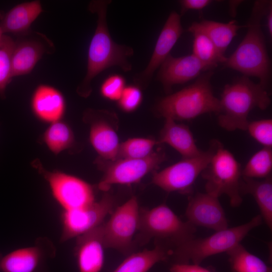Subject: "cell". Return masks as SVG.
Returning a JSON list of instances; mask_svg holds the SVG:
<instances>
[{"mask_svg":"<svg viewBox=\"0 0 272 272\" xmlns=\"http://www.w3.org/2000/svg\"><path fill=\"white\" fill-rule=\"evenodd\" d=\"M183 32L180 15L175 11L171 12L159 35L148 65L144 71L135 74L133 77L135 85L142 89L149 85L155 72L170 54Z\"/></svg>","mask_w":272,"mask_h":272,"instance_id":"cell-14","label":"cell"},{"mask_svg":"<svg viewBox=\"0 0 272 272\" xmlns=\"http://www.w3.org/2000/svg\"><path fill=\"white\" fill-rule=\"evenodd\" d=\"M196 227L183 221L166 205L140 209L138 239L144 244L151 238L165 240L174 247L194 237Z\"/></svg>","mask_w":272,"mask_h":272,"instance_id":"cell-7","label":"cell"},{"mask_svg":"<svg viewBox=\"0 0 272 272\" xmlns=\"http://www.w3.org/2000/svg\"><path fill=\"white\" fill-rule=\"evenodd\" d=\"M161 151L153 152L141 159H118L110 162L104 170L98 188L107 192L114 184L130 185L139 182L149 173L155 172L165 160Z\"/></svg>","mask_w":272,"mask_h":272,"instance_id":"cell-12","label":"cell"},{"mask_svg":"<svg viewBox=\"0 0 272 272\" xmlns=\"http://www.w3.org/2000/svg\"><path fill=\"white\" fill-rule=\"evenodd\" d=\"M171 255V249L158 243L153 249L130 253L112 272H147Z\"/></svg>","mask_w":272,"mask_h":272,"instance_id":"cell-25","label":"cell"},{"mask_svg":"<svg viewBox=\"0 0 272 272\" xmlns=\"http://www.w3.org/2000/svg\"><path fill=\"white\" fill-rule=\"evenodd\" d=\"M213 72L200 75L195 82L162 98L156 106L160 116L176 120H190L208 113H220V99L214 94L211 83Z\"/></svg>","mask_w":272,"mask_h":272,"instance_id":"cell-4","label":"cell"},{"mask_svg":"<svg viewBox=\"0 0 272 272\" xmlns=\"http://www.w3.org/2000/svg\"><path fill=\"white\" fill-rule=\"evenodd\" d=\"M207 71L208 68L192 53L178 57L170 54L160 65L157 79L169 93L174 85L190 81Z\"/></svg>","mask_w":272,"mask_h":272,"instance_id":"cell-16","label":"cell"},{"mask_svg":"<svg viewBox=\"0 0 272 272\" xmlns=\"http://www.w3.org/2000/svg\"><path fill=\"white\" fill-rule=\"evenodd\" d=\"M158 141L148 138H134L120 144L118 159H141L150 155Z\"/></svg>","mask_w":272,"mask_h":272,"instance_id":"cell-31","label":"cell"},{"mask_svg":"<svg viewBox=\"0 0 272 272\" xmlns=\"http://www.w3.org/2000/svg\"><path fill=\"white\" fill-rule=\"evenodd\" d=\"M31 109L38 119L48 123L61 120L65 111V101L55 88L41 84L35 89L31 100Z\"/></svg>","mask_w":272,"mask_h":272,"instance_id":"cell-18","label":"cell"},{"mask_svg":"<svg viewBox=\"0 0 272 272\" xmlns=\"http://www.w3.org/2000/svg\"><path fill=\"white\" fill-rule=\"evenodd\" d=\"M194 37L193 53L201 62L212 71L219 63H224L226 57L218 50L211 39L204 33L199 31L191 32Z\"/></svg>","mask_w":272,"mask_h":272,"instance_id":"cell-28","label":"cell"},{"mask_svg":"<svg viewBox=\"0 0 272 272\" xmlns=\"http://www.w3.org/2000/svg\"><path fill=\"white\" fill-rule=\"evenodd\" d=\"M266 22H267V28L268 32L271 37L272 36V7L271 4L270 5L268 11L266 14Z\"/></svg>","mask_w":272,"mask_h":272,"instance_id":"cell-37","label":"cell"},{"mask_svg":"<svg viewBox=\"0 0 272 272\" xmlns=\"http://www.w3.org/2000/svg\"><path fill=\"white\" fill-rule=\"evenodd\" d=\"M210 0H182L179 1L181 14L188 10H201L212 3Z\"/></svg>","mask_w":272,"mask_h":272,"instance_id":"cell-35","label":"cell"},{"mask_svg":"<svg viewBox=\"0 0 272 272\" xmlns=\"http://www.w3.org/2000/svg\"><path fill=\"white\" fill-rule=\"evenodd\" d=\"M159 140L158 144L169 145L183 158L197 156L202 152L197 147L189 127L170 118H165Z\"/></svg>","mask_w":272,"mask_h":272,"instance_id":"cell-21","label":"cell"},{"mask_svg":"<svg viewBox=\"0 0 272 272\" xmlns=\"http://www.w3.org/2000/svg\"><path fill=\"white\" fill-rule=\"evenodd\" d=\"M250 136L263 146V147H272V120L263 119L249 121L247 126Z\"/></svg>","mask_w":272,"mask_h":272,"instance_id":"cell-32","label":"cell"},{"mask_svg":"<svg viewBox=\"0 0 272 272\" xmlns=\"http://www.w3.org/2000/svg\"><path fill=\"white\" fill-rule=\"evenodd\" d=\"M220 101L218 122L229 131L246 130L250 112L255 108L264 110L270 103L266 87L260 83H254L245 76L226 85Z\"/></svg>","mask_w":272,"mask_h":272,"instance_id":"cell-3","label":"cell"},{"mask_svg":"<svg viewBox=\"0 0 272 272\" xmlns=\"http://www.w3.org/2000/svg\"><path fill=\"white\" fill-rule=\"evenodd\" d=\"M111 3L109 0H96L91 1L89 5V10L97 14V20L89 46L87 72L77 89L78 94L83 97L90 95L93 80L102 72L112 66H118L125 72L132 69L128 58L133 54V48L114 42L108 30L107 12Z\"/></svg>","mask_w":272,"mask_h":272,"instance_id":"cell-1","label":"cell"},{"mask_svg":"<svg viewBox=\"0 0 272 272\" xmlns=\"http://www.w3.org/2000/svg\"><path fill=\"white\" fill-rule=\"evenodd\" d=\"M16 41L4 35L0 42V97L6 98V91L13 79L12 54Z\"/></svg>","mask_w":272,"mask_h":272,"instance_id":"cell-30","label":"cell"},{"mask_svg":"<svg viewBox=\"0 0 272 272\" xmlns=\"http://www.w3.org/2000/svg\"><path fill=\"white\" fill-rule=\"evenodd\" d=\"M271 2L256 1L246 27L247 31L235 51L224 63V66L242 73L246 77L259 79L266 87L270 76V62L261 27Z\"/></svg>","mask_w":272,"mask_h":272,"instance_id":"cell-2","label":"cell"},{"mask_svg":"<svg viewBox=\"0 0 272 272\" xmlns=\"http://www.w3.org/2000/svg\"><path fill=\"white\" fill-rule=\"evenodd\" d=\"M213 153L201 175L206 180V192L219 197L225 194L230 205L238 207L242 202L240 191L241 165L233 155L217 140L211 142Z\"/></svg>","mask_w":272,"mask_h":272,"instance_id":"cell-6","label":"cell"},{"mask_svg":"<svg viewBox=\"0 0 272 272\" xmlns=\"http://www.w3.org/2000/svg\"><path fill=\"white\" fill-rule=\"evenodd\" d=\"M211 143L208 150L193 157L183 158L159 172H154L152 182L164 191L189 194L198 177L209 164L213 153Z\"/></svg>","mask_w":272,"mask_h":272,"instance_id":"cell-10","label":"cell"},{"mask_svg":"<svg viewBox=\"0 0 272 272\" xmlns=\"http://www.w3.org/2000/svg\"><path fill=\"white\" fill-rule=\"evenodd\" d=\"M143 100L141 89L134 85L126 86L117 101L118 107L125 112L135 111Z\"/></svg>","mask_w":272,"mask_h":272,"instance_id":"cell-34","label":"cell"},{"mask_svg":"<svg viewBox=\"0 0 272 272\" xmlns=\"http://www.w3.org/2000/svg\"><path fill=\"white\" fill-rule=\"evenodd\" d=\"M272 150L263 147L250 158L242 170V176L252 179H264L271 176Z\"/></svg>","mask_w":272,"mask_h":272,"instance_id":"cell-29","label":"cell"},{"mask_svg":"<svg viewBox=\"0 0 272 272\" xmlns=\"http://www.w3.org/2000/svg\"><path fill=\"white\" fill-rule=\"evenodd\" d=\"M31 165L47 181L63 211L83 208L96 201L93 187L85 180L59 171H48L39 159L33 160Z\"/></svg>","mask_w":272,"mask_h":272,"instance_id":"cell-9","label":"cell"},{"mask_svg":"<svg viewBox=\"0 0 272 272\" xmlns=\"http://www.w3.org/2000/svg\"><path fill=\"white\" fill-rule=\"evenodd\" d=\"M43 141L55 154L71 148L75 143L73 132L65 122L59 120L50 123L43 134Z\"/></svg>","mask_w":272,"mask_h":272,"instance_id":"cell-27","label":"cell"},{"mask_svg":"<svg viewBox=\"0 0 272 272\" xmlns=\"http://www.w3.org/2000/svg\"><path fill=\"white\" fill-rule=\"evenodd\" d=\"M140 215L138 200L134 196L115 207L108 220L102 224L105 248L130 254L134 246V237L139 230Z\"/></svg>","mask_w":272,"mask_h":272,"instance_id":"cell-8","label":"cell"},{"mask_svg":"<svg viewBox=\"0 0 272 272\" xmlns=\"http://www.w3.org/2000/svg\"><path fill=\"white\" fill-rule=\"evenodd\" d=\"M240 191L241 195L250 194L255 199L265 224L272 229V179L271 176L258 180L242 176Z\"/></svg>","mask_w":272,"mask_h":272,"instance_id":"cell-23","label":"cell"},{"mask_svg":"<svg viewBox=\"0 0 272 272\" xmlns=\"http://www.w3.org/2000/svg\"><path fill=\"white\" fill-rule=\"evenodd\" d=\"M125 86V80L122 76L116 74H111L101 84L100 93L105 99L118 101Z\"/></svg>","mask_w":272,"mask_h":272,"instance_id":"cell-33","label":"cell"},{"mask_svg":"<svg viewBox=\"0 0 272 272\" xmlns=\"http://www.w3.org/2000/svg\"><path fill=\"white\" fill-rule=\"evenodd\" d=\"M86 116L91 119L90 141L95 150L104 160L110 162L117 160L120 144L115 130L99 117L98 111L89 110Z\"/></svg>","mask_w":272,"mask_h":272,"instance_id":"cell-19","label":"cell"},{"mask_svg":"<svg viewBox=\"0 0 272 272\" xmlns=\"http://www.w3.org/2000/svg\"><path fill=\"white\" fill-rule=\"evenodd\" d=\"M55 254L52 243L46 238H39L32 246L0 254V272H49L47 262Z\"/></svg>","mask_w":272,"mask_h":272,"instance_id":"cell-13","label":"cell"},{"mask_svg":"<svg viewBox=\"0 0 272 272\" xmlns=\"http://www.w3.org/2000/svg\"><path fill=\"white\" fill-rule=\"evenodd\" d=\"M46 50L43 42L37 38L16 41L12 54L13 77L29 74Z\"/></svg>","mask_w":272,"mask_h":272,"instance_id":"cell-22","label":"cell"},{"mask_svg":"<svg viewBox=\"0 0 272 272\" xmlns=\"http://www.w3.org/2000/svg\"><path fill=\"white\" fill-rule=\"evenodd\" d=\"M170 272H212L200 265L191 263L173 264L170 268Z\"/></svg>","mask_w":272,"mask_h":272,"instance_id":"cell-36","label":"cell"},{"mask_svg":"<svg viewBox=\"0 0 272 272\" xmlns=\"http://www.w3.org/2000/svg\"><path fill=\"white\" fill-rule=\"evenodd\" d=\"M262 223L258 215L243 224L216 231L205 238L189 239L171 250V256L178 263L200 265L207 258L227 252L239 243L252 230Z\"/></svg>","mask_w":272,"mask_h":272,"instance_id":"cell-5","label":"cell"},{"mask_svg":"<svg viewBox=\"0 0 272 272\" xmlns=\"http://www.w3.org/2000/svg\"><path fill=\"white\" fill-rule=\"evenodd\" d=\"M241 2V1H231L230 2V12L232 15H233V16H234L236 15V10L239 4Z\"/></svg>","mask_w":272,"mask_h":272,"instance_id":"cell-38","label":"cell"},{"mask_svg":"<svg viewBox=\"0 0 272 272\" xmlns=\"http://www.w3.org/2000/svg\"><path fill=\"white\" fill-rule=\"evenodd\" d=\"M102 224L77 237L75 254L79 272H100L103 266Z\"/></svg>","mask_w":272,"mask_h":272,"instance_id":"cell-17","label":"cell"},{"mask_svg":"<svg viewBox=\"0 0 272 272\" xmlns=\"http://www.w3.org/2000/svg\"><path fill=\"white\" fill-rule=\"evenodd\" d=\"M4 33L1 28V27L0 26V42H1L2 40V38L4 35Z\"/></svg>","mask_w":272,"mask_h":272,"instance_id":"cell-39","label":"cell"},{"mask_svg":"<svg viewBox=\"0 0 272 272\" xmlns=\"http://www.w3.org/2000/svg\"><path fill=\"white\" fill-rule=\"evenodd\" d=\"M115 198L105 193L101 199L88 206L63 211L60 241L64 242L78 237L98 227L115 209Z\"/></svg>","mask_w":272,"mask_h":272,"instance_id":"cell-11","label":"cell"},{"mask_svg":"<svg viewBox=\"0 0 272 272\" xmlns=\"http://www.w3.org/2000/svg\"><path fill=\"white\" fill-rule=\"evenodd\" d=\"M243 26L238 25L235 20L224 23L214 21L202 20L193 22L188 31H199L206 34L213 42L219 52L223 55L238 30Z\"/></svg>","mask_w":272,"mask_h":272,"instance_id":"cell-24","label":"cell"},{"mask_svg":"<svg viewBox=\"0 0 272 272\" xmlns=\"http://www.w3.org/2000/svg\"><path fill=\"white\" fill-rule=\"evenodd\" d=\"M187 221L218 231L228 228V222L218 197L207 192H197L190 196L186 209Z\"/></svg>","mask_w":272,"mask_h":272,"instance_id":"cell-15","label":"cell"},{"mask_svg":"<svg viewBox=\"0 0 272 272\" xmlns=\"http://www.w3.org/2000/svg\"><path fill=\"white\" fill-rule=\"evenodd\" d=\"M227 253L234 272H272L271 267L249 252L241 243Z\"/></svg>","mask_w":272,"mask_h":272,"instance_id":"cell-26","label":"cell"},{"mask_svg":"<svg viewBox=\"0 0 272 272\" xmlns=\"http://www.w3.org/2000/svg\"><path fill=\"white\" fill-rule=\"evenodd\" d=\"M42 11L39 1L18 4L6 13H0V26L4 34H26Z\"/></svg>","mask_w":272,"mask_h":272,"instance_id":"cell-20","label":"cell"}]
</instances>
